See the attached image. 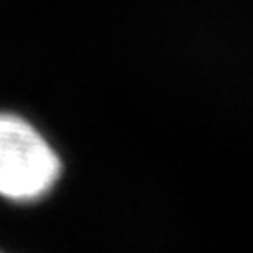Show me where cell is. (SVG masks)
I'll list each match as a JSON object with an SVG mask.
<instances>
[{
    "label": "cell",
    "mask_w": 253,
    "mask_h": 253,
    "mask_svg": "<svg viewBox=\"0 0 253 253\" xmlns=\"http://www.w3.org/2000/svg\"><path fill=\"white\" fill-rule=\"evenodd\" d=\"M62 162L22 116L0 114V198L32 204L58 183Z\"/></svg>",
    "instance_id": "obj_1"
}]
</instances>
